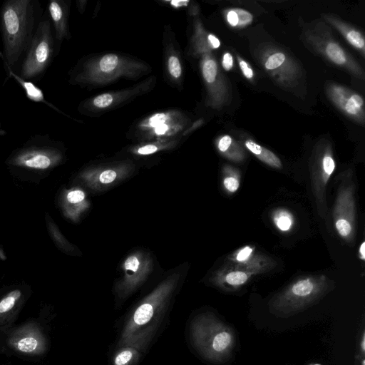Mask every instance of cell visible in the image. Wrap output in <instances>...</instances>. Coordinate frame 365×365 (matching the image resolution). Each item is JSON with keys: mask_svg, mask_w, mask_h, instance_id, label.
I'll return each instance as SVG.
<instances>
[{"mask_svg": "<svg viewBox=\"0 0 365 365\" xmlns=\"http://www.w3.org/2000/svg\"><path fill=\"white\" fill-rule=\"evenodd\" d=\"M34 6L31 0H9L0 11L4 56L14 66L27 52L34 36Z\"/></svg>", "mask_w": 365, "mask_h": 365, "instance_id": "1", "label": "cell"}, {"mask_svg": "<svg viewBox=\"0 0 365 365\" xmlns=\"http://www.w3.org/2000/svg\"><path fill=\"white\" fill-rule=\"evenodd\" d=\"M190 339L204 359L216 364L230 359L236 343L234 330L211 312L201 313L192 319Z\"/></svg>", "mask_w": 365, "mask_h": 365, "instance_id": "2", "label": "cell"}, {"mask_svg": "<svg viewBox=\"0 0 365 365\" xmlns=\"http://www.w3.org/2000/svg\"><path fill=\"white\" fill-rule=\"evenodd\" d=\"M334 287L324 274L298 277L271 298L269 311L279 317L292 316L317 303Z\"/></svg>", "mask_w": 365, "mask_h": 365, "instance_id": "3", "label": "cell"}, {"mask_svg": "<svg viewBox=\"0 0 365 365\" xmlns=\"http://www.w3.org/2000/svg\"><path fill=\"white\" fill-rule=\"evenodd\" d=\"M303 41L314 52L354 77L364 79L361 65L334 38L328 25L317 21L303 31Z\"/></svg>", "mask_w": 365, "mask_h": 365, "instance_id": "4", "label": "cell"}, {"mask_svg": "<svg viewBox=\"0 0 365 365\" xmlns=\"http://www.w3.org/2000/svg\"><path fill=\"white\" fill-rule=\"evenodd\" d=\"M256 53L261 66L279 86L291 89L301 82L302 68L284 49L268 43L260 46Z\"/></svg>", "mask_w": 365, "mask_h": 365, "instance_id": "5", "label": "cell"}, {"mask_svg": "<svg viewBox=\"0 0 365 365\" xmlns=\"http://www.w3.org/2000/svg\"><path fill=\"white\" fill-rule=\"evenodd\" d=\"M173 288V282H166L144 299L127 318L118 342L128 339L149 326L158 324Z\"/></svg>", "mask_w": 365, "mask_h": 365, "instance_id": "6", "label": "cell"}, {"mask_svg": "<svg viewBox=\"0 0 365 365\" xmlns=\"http://www.w3.org/2000/svg\"><path fill=\"white\" fill-rule=\"evenodd\" d=\"M336 167L331 143L325 139L314 146L310 158L311 185L319 215H327L326 189Z\"/></svg>", "mask_w": 365, "mask_h": 365, "instance_id": "7", "label": "cell"}, {"mask_svg": "<svg viewBox=\"0 0 365 365\" xmlns=\"http://www.w3.org/2000/svg\"><path fill=\"white\" fill-rule=\"evenodd\" d=\"M53 51V39L48 19L38 24L23 62L21 76L31 79L42 74L48 66Z\"/></svg>", "mask_w": 365, "mask_h": 365, "instance_id": "8", "label": "cell"}, {"mask_svg": "<svg viewBox=\"0 0 365 365\" xmlns=\"http://www.w3.org/2000/svg\"><path fill=\"white\" fill-rule=\"evenodd\" d=\"M355 185L352 174L343 173L340 180L333 210L335 228L339 235L351 242L356 235Z\"/></svg>", "mask_w": 365, "mask_h": 365, "instance_id": "9", "label": "cell"}, {"mask_svg": "<svg viewBox=\"0 0 365 365\" xmlns=\"http://www.w3.org/2000/svg\"><path fill=\"white\" fill-rule=\"evenodd\" d=\"M158 324L149 326L128 339L118 342L113 365H136L145 353L158 330Z\"/></svg>", "mask_w": 365, "mask_h": 365, "instance_id": "10", "label": "cell"}, {"mask_svg": "<svg viewBox=\"0 0 365 365\" xmlns=\"http://www.w3.org/2000/svg\"><path fill=\"white\" fill-rule=\"evenodd\" d=\"M326 94L343 114L362 125L364 124V101L360 94L344 86L333 83L326 86Z\"/></svg>", "mask_w": 365, "mask_h": 365, "instance_id": "11", "label": "cell"}, {"mask_svg": "<svg viewBox=\"0 0 365 365\" xmlns=\"http://www.w3.org/2000/svg\"><path fill=\"white\" fill-rule=\"evenodd\" d=\"M275 262L268 256L257 253L251 246H245L228 258L225 267L242 271L252 277L272 269Z\"/></svg>", "mask_w": 365, "mask_h": 365, "instance_id": "12", "label": "cell"}, {"mask_svg": "<svg viewBox=\"0 0 365 365\" xmlns=\"http://www.w3.org/2000/svg\"><path fill=\"white\" fill-rule=\"evenodd\" d=\"M9 344L16 351L27 354H40L46 349L44 336L34 325L16 330L9 338Z\"/></svg>", "mask_w": 365, "mask_h": 365, "instance_id": "13", "label": "cell"}, {"mask_svg": "<svg viewBox=\"0 0 365 365\" xmlns=\"http://www.w3.org/2000/svg\"><path fill=\"white\" fill-rule=\"evenodd\" d=\"M202 76L207 84L212 88L215 103L217 105L227 103L232 97V92H230L226 81L220 73L217 63L213 58L206 56L204 59Z\"/></svg>", "mask_w": 365, "mask_h": 365, "instance_id": "14", "label": "cell"}, {"mask_svg": "<svg viewBox=\"0 0 365 365\" xmlns=\"http://www.w3.org/2000/svg\"><path fill=\"white\" fill-rule=\"evenodd\" d=\"M324 20L336 29L346 41L361 53L365 56V39L364 34L358 29L342 21L332 14H322Z\"/></svg>", "mask_w": 365, "mask_h": 365, "instance_id": "15", "label": "cell"}, {"mask_svg": "<svg viewBox=\"0 0 365 365\" xmlns=\"http://www.w3.org/2000/svg\"><path fill=\"white\" fill-rule=\"evenodd\" d=\"M55 159L56 155L48 148H29L18 155L15 161L29 168L46 169Z\"/></svg>", "mask_w": 365, "mask_h": 365, "instance_id": "16", "label": "cell"}, {"mask_svg": "<svg viewBox=\"0 0 365 365\" xmlns=\"http://www.w3.org/2000/svg\"><path fill=\"white\" fill-rule=\"evenodd\" d=\"M242 144L257 158L266 165L276 169L282 168L281 160L273 152L257 144L253 140L246 138L243 140Z\"/></svg>", "mask_w": 365, "mask_h": 365, "instance_id": "17", "label": "cell"}, {"mask_svg": "<svg viewBox=\"0 0 365 365\" xmlns=\"http://www.w3.org/2000/svg\"><path fill=\"white\" fill-rule=\"evenodd\" d=\"M217 148L224 156L235 162H242L246 158V152L243 147L228 135L220 138Z\"/></svg>", "mask_w": 365, "mask_h": 365, "instance_id": "18", "label": "cell"}, {"mask_svg": "<svg viewBox=\"0 0 365 365\" xmlns=\"http://www.w3.org/2000/svg\"><path fill=\"white\" fill-rule=\"evenodd\" d=\"M227 23L233 28L242 29L250 25L253 21V15L240 8H232L225 13Z\"/></svg>", "mask_w": 365, "mask_h": 365, "instance_id": "19", "label": "cell"}, {"mask_svg": "<svg viewBox=\"0 0 365 365\" xmlns=\"http://www.w3.org/2000/svg\"><path fill=\"white\" fill-rule=\"evenodd\" d=\"M48 11L54 24L56 36L60 38L64 35L66 31L63 5L58 1H51L48 5Z\"/></svg>", "mask_w": 365, "mask_h": 365, "instance_id": "20", "label": "cell"}, {"mask_svg": "<svg viewBox=\"0 0 365 365\" xmlns=\"http://www.w3.org/2000/svg\"><path fill=\"white\" fill-rule=\"evenodd\" d=\"M273 222L279 230L288 231L292 226L293 217L288 211L278 210L273 215Z\"/></svg>", "mask_w": 365, "mask_h": 365, "instance_id": "21", "label": "cell"}, {"mask_svg": "<svg viewBox=\"0 0 365 365\" xmlns=\"http://www.w3.org/2000/svg\"><path fill=\"white\" fill-rule=\"evenodd\" d=\"M225 172L226 175L223 179L224 187L230 192H236L240 187V175L233 168L230 166L225 169Z\"/></svg>", "mask_w": 365, "mask_h": 365, "instance_id": "22", "label": "cell"}, {"mask_svg": "<svg viewBox=\"0 0 365 365\" xmlns=\"http://www.w3.org/2000/svg\"><path fill=\"white\" fill-rule=\"evenodd\" d=\"M21 297V292L18 289L9 293L0 301V317L10 312Z\"/></svg>", "mask_w": 365, "mask_h": 365, "instance_id": "23", "label": "cell"}, {"mask_svg": "<svg viewBox=\"0 0 365 365\" xmlns=\"http://www.w3.org/2000/svg\"><path fill=\"white\" fill-rule=\"evenodd\" d=\"M16 78H17L19 81L21 82L22 86L26 92V95L29 98L37 102L43 101V95L42 91L36 87L32 83L29 81H24L19 77H16Z\"/></svg>", "mask_w": 365, "mask_h": 365, "instance_id": "24", "label": "cell"}, {"mask_svg": "<svg viewBox=\"0 0 365 365\" xmlns=\"http://www.w3.org/2000/svg\"><path fill=\"white\" fill-rule=\"evenodd\" d=\"M118 63V57L115 54H107L100 61L99 67L103 72H110L113 71Z\"/></svg>", "mask_w": 365, "mask_h": 365, "instance_id": "25", "label": "cell"}, {"mask_svg": "<svg viewBox=\"0 0 365 365\" xmlns=\"http://www.w3.org/2000/svg\"><path fill=\"white\" fill-rule=\"evenodd\" d=\"M237 60L239 67L245 78L249 81H252L255 74L250 65L238 55H237Z\"/></svg>", "mask_w": 365, "mask_h": 365, "instance_id": "26", "label": "cell"}, {"mask_svg": "<svg viewBox=\"0 0 365 365\" xmlns=\"http://www.w3.org/2000/svg\"><path fill=\"white\" fill-rule=\"evenodd\" d=\"M168 68L172 76L178 78L182 73L179 59L176 56H170L168 59Z\"/></svg>", "mask_w": 365, "mask_h": 365, "instance_id": "27", "label": "cell"}, {"mask_svg": "<svg viewBox=\"0 0 365 365\" xmlns=\"http://www.w3.org/2000/svg\"><path fill=\"white\" fill-rule=\"evenodd\" d=\"M113 102V96L109 93L98 96L93 100V105L98 108H106Z\"/></svg>", "mask_w": 365, "mask_h": 365, "instance_id": "28", "label": "cell"}, {"mask_svg": "<svg viewBox=\"0 0 365 365\" xmlns=\"http://www.w3.org/2000/svg\"><path fill=\"white\" fill-rule=\"evenodd\" d=\"M85 197V194L83 191L76 190L71 191L67 195V200L71 203H78L81 202Z\"/></svg>", "mask_w": 365, "mask_h": 365, "instance_id": "29", "label": "cell"}, {"mask_svg": "<svg viewBox=\"0 0 365 365\" xmlns=\"http://www.w3.org/2000/svg\"><path fill=\"white\" fill-rule=\"evenodd\" d=\"M116 173L112 170H105L99 176V180L102 183L108 184L113 182L116 178Z\"/></svg>", "mask_w": 365, "mask_h": 365, "instance_id": "30", "label": "cell"}, {"mask_svg": "<svg viewBox=\"0 0 365 365\" xmlns=\"http://www.w3.org/2000/svg\"><path fill=\"white\" fill-rule=\"evenodd\" d=\"M234 59L230 52H225L222 59V66L225 71H230L233 68Z\"/></svg>", "mask_w": 365, "mask_h": 365, "instance_id": "31", "label": "cell"}, {"mask_svg": "<svg viewBox=\"0 0 365 365\" xmlns=\"http://www.w3.org/2000/svg\"><path fill=\"white\" fill-rule=\"evenodd\" d=\"M140 262L138 258L135 256H131L128 257L125 262V268L127 270H130L132 272H136L139 267Z\"/></svg>", "mask_w": 365, "mask_h": 365, "instance_id": "32", "label": "cell"}, {"mask_svg": "<svg viewBox=\"0 0 365 365\" xmlns=\"http://www.w3.org/2000/svg\"><path fill=\"white\" fill-rule=\"evenodd\" d=\"M165 115L163 113H158L153 116L150 120V124L152 126L157 127L158 125L163 124L165 120Z\"/></svg>", "mask_w": 365, "mask_h": 365, "instance_id": "33", "label": "cell"}, {"mask_svg": "<svg viewBox=\"0 0 365 365\" xmlns=\"http://www.w3.org/2000/svg\"><path fill=\"white\" fill-rule=\"evenodd\" d=\"M158 148L153 145H147L138 149V152L142 155H148L155 153Z\"/></svg>", "mask_w": 365, "mask_h": 365, "instance_id": "34", "label": "cell"}, {"mask_svg": "<svg viewBox=\"0 0 365 365\" xmlns=\"http://www.w3.org/2000/svg\"><path fill=\"white\" fill-rule=\"evenodd\" d=\"M168 130L167 125L163 123L155 127V133L158 135L164 134Z\"/></svg>", "mask_w": 365, "mask_h": 365, "instance_id": "35", "label": "cell"}, {"mask_svg": "<svg viewBox=\"0 0 365 365\" xmlns=\"http://www.w3.org/2000/svg\"><path fill=\"white\" fill-rule=\"evenodd\" d=\"M359 257L362 259H365V242H363L359 247Z\"/></svg>", "mask_w": 365, "mask_h": 365, "instance_id": "36", "label": "cell"}, {"mask_svg": "<svg viewBox=\"0 0 365 365\" xmlns=\"http://www.w3.org/2000/svg\"><path fill=\"white\" fill-rule=\"evenodd\" d=\"M361 349L362 351V354L364 355L365 352V334L363 332L361 343H360Z\"/></svg>", "mask_w": 365, "mask_h": 365, "instance_id": "37", "label": "cell"}, {"mask_svg": "<svg viewBox=\"0 0 365 365\" xmlns=\"http://www.w3.org/2000/svg\"><path fill=\"white\" fill-rule=\"evenodd\" d=\"M361 365H365V361L364 360L362 361Z\"/></svg>", "mask_w": 365, "mask_h": 365, "instance_id": "38", "label": "cell"}, {"mask_svg": "<svg viewBox=\"0 0 365 365\" xmlns=\"http://www.w3.org/2000/svg\"><path fill=\"white\" fill-rule=\"evenodd\" d=\"M312 365H321V364H312Z\"/></svg>", "mask_w": 365, "mask_h": 365, "instance_id": "39", "label": "cell"}]
</instances>
